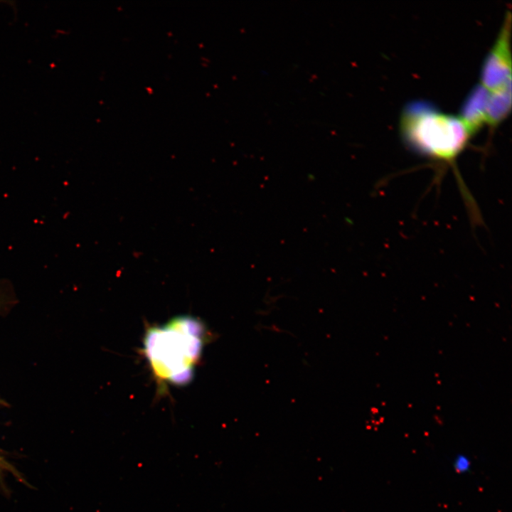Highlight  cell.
Here are the masks:
<instances>
[{"label":"cell","mask_w":512,"mask_h":512,"mask_svg":"<svg viewBox=\"0 0 512 512\" xmlns=\"http://www.w3.org/2000/svg\"><path fill=\"white\" fill-rule=\"evenodd\" d=\"M400 132L412 151L453 171L471 220H478L481 217L477 206L456 163L472 137L460 118L442 112L431 102L415 100L407 103L402 110Z\"/></svg>","instance_id":"cell-1"},{"label":"cell","mask_w":512,"mask_h":512,"mask_svg":"<svg viewBox=\"0 0 512 512\" xmlns=\"http://www.w3.org/2000/svg\"><path fill=\"white\" fill-rule=\"evenodd\" d=\"M204 329L198 320L181 316L150 329L144 341L146 356L160 378L182 384L191 378L198 359Z\"/></svg>","instance_id":"cell-2"},{"label":"cell","mask_w":512,"mask_h":512,"mask_svg":"<svg viewBox=\"0 0 512 512\" xmlns=\"http://www.w3.org/2000/svg\"><path fill=\"white\" fill-rule=\"evenodd\" d=\"M511 12L508 11L496 41L481 67V85L489 91L496 90L511 81Z\"/></svg>","instance_id":"cell-3"},{"label":"cell","mask_w":512,"mask_h":512,"mask_svg":"<svg viewBox=\"0 0 512 512\" xmlns=\"http://www.w3.org/2000/svg\"><path fill=\"white\" fill-rule=\"evenodd\" d=\"M489 90L481 84L475 85L462 105L459 117L473 136L486 123Z\"/></svg>","instance_id":"cell-4"},{"label":"cell","mask_w":512,"mask_h":512,"mask_svg":"<svg viewBox=\"0 0 512 512\" xmlns=\"http://www.w3.org/2000/svg\"><path fill=\"white\" fill-rule=\"evenodd\" d=\"M511 109V81L503 86L489 91L486 105V124L495 129L506 119Z\"/></svg>","instance_id":"cell-5"},{"label":"cell","mask_w":512,"mask_h":512,"mask_svg":"<svg viewBox=\"0 0 512 512\" xmlns=\"http://www.w3.org/2000/svg\"><path fill=\"white\" fill-rule=\"evenodd\" d=\"M9 474L12 475L18 481L27 484L22 474L0 454V486L5 492L7 491L5 479Z\"/></svg>","instance_id":"cell-6"},{"label":"cell","mask_w":512,"mask_h":512,"mask_svg":"<svg viewBox=\"0 0 512 512\" xmlns=\"http://www.w3.org/2000/svg\"><path fill=\"white\" fill-rule=\"evenodd\" d=\"M471 461L465 454H458L453 461V467L457 473L466 474L471 469Z\"/></svg>","instance_id":"cell-7"},{"label":"cell","mask_w":512,"mask_h":512,"mask_svg":"<svg viewBox=\"0 0 512 512\" xmlns=\"http://www.w3.org/2000/svg\"><path fill=\"white\" fill-rule=\"evenodd\" d=\"M1 403V401L0 400V404Z\"/></svg>","instance_id":"cell-8"}]
</instances>
